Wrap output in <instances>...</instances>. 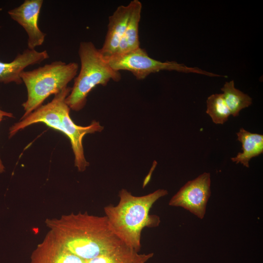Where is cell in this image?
<instances>
[{
  "mask_svg": "<svg viewBox=\"0 0 263 263\" xmlns=\"http://www.w3.org/2000/svg\"><path fill=\"white\" fill-rule=\"evenodd\" d=\"M45 223L58 242L86 261L106 254L122 243L111 230L105 216L72 213L47 219Z\"/></svg>",
  "mask_w": 263,
  "mask_h": 263,
  "instance_id": "cell-1",
  "label": "cell"
},
{
  "mask_svg": "<svg viewBox=\"0 0 263 263\" xmlns=\"http://www.w3.org/2000/svg\"><path fill=\"white\" fill-rule=\"evenodd\" d=\"M168 194L167 190L159 189L145 195L136 196L122 189L118 194V203L104 208L111 230L123 244L139 252L142 230L156 227L160 223L159 216L150 214V209L159 198Z\"/></svg>",
  "mask_w": 263,
  "mask_h": 263,
  "instance_id": "cell-2",
  "label": "cell"
},
{
  "mask_svg": "<svg viewBox=\"0 0 263 263\" xmlns=\"http://www.w3.org/2000/svg\"><path fill=\"white\" fill-rule=\"evenodd\" d=\"M72 88L67 86L55 95L53 100L42 105L9 129V138L18 132L32 124L42 123L50 128L61 132L70 139L75 155V165L79 171H83L89 166L82 144L84 136L87 134L100 132L104 129L99 122L95 120L87 126L75 124L70 115V109L66 103V98Z\"/></svg>",
  "mask_w": 263,
  "mask_h": 263,
  "instance_id": "cell-3",
  "label": "cell"
},
{
  "mask_svg": "<svg viewBox=\"0 0 263 263\" xmlns=\"http://www.w3.org/2000/svg\"><path fill=\"white\" fill-rule=\"evenodd\" d=\"M78 56L80 69L65 101L70 109L79 111L85 106L87 97L97 85L106 86L110 80H121L120 72L113 69L105 57L91 41L80 43Z\"/></svg>",
  "mask_w": 263,
  "mask_h": 263,
  "instance_id": "cell-4",
  "label": "cell"
},
{
  "mask_svg": "<svg viewBox=\"0 0 263 263\" xmlns=\"http://www.w3.org/2000/svg\"><path fill=\"white\" fill-rule=\"evenodd\" d=\"M78 68L77 63L57 60L22 72L20 77L27 89V99L22 104L24 113L21 119L41 106L51 95H55L67 87L76 76Z\"/></svg>",
  "mask_w": 263,
  "mask_h": 263,
  "instance_id": "cell-5",
  "label": "cell"
},
{
  "mask_svg": "<svg viewBox=\"0 0 263 263\" xmlns=\"http://www.w3.org/2000/svg\"><path fill=\"white\" fill-rule=\"evenodd\" d=\"M111 68L115 71H128L138 80H142L150 74L161 71H174L186 73H195L208 76H222L196 67H190L175 61L164 62L150 57L146 51L140 47L123 54H114L105 57Z\"/></svg>",
  "mask_w": 263,
  "mask_h": 263,
  "instance_id": "cell-6",
  "label": "cell"
},
{
  "mask_svg": "<svg viewBox=\"0 0 263 263\" xmlns=\"http://www.w3.org/2000/svg\"><path fill=\"white\" fill-rule=\"evenodd\" d=\"M210 174L204 172L195 179L188 181L171 198L169 205L180 207L204 218L206 207L211 195Z\"/></svg>",
  "mask_w": 263,
  "mask_h": 263,
  "instance_id": "cell-7",
  "label": "cell"
},
{
  "mask_svg": "<svg viewBox=\"0 0 263 263\" xmlns=\"http://www.w3.org/2000/svg\"><path fill=\"white\" fill-rule=\"evenodd\" d=\"M42 0H25L19 6L8 11L11 18L22 26L28 35V49H35L44 42L46 34L42 32L38 20Z\"/></svg>",
  "mask_w": 263,
  "mask_h": 263,
  "instance_id": "cell-8",
  "label": "cell"
},
{
  "mask_svg": "<svg viewBox=\"0 0 263 263\" xmlns=\"http://www.w3.org/2000/svg\"><path fill=\"white\" fill-rule=\"evenodd\" d=\"M30 263H86L64 247L49 231L33 251Z\"/></svg>",
  "mask_w": 263,
  "mask_h": 263,
  "instance_id": "cell-9",
  "label": "cell"
},
{
  "mask_svg": "<svg viewBox=\"0 0 263 263\" xmlns=\"http://www.w3.org/2000/svg\"><path fill=\"white\" fill-rule=\"evenodd\" d=\"M1 26H0V29ZM49 58L46 50L38 52L35 49H27L22 53H18L10 62L0 61V82L8 84L14 82L20 84L22 72L28 66L40 64Z\"/></svg>",
  "mask_w": 263,
  "mask_h": 263,
  "instance_id": "cell-10",
  "label": "cell"
},
{
  "mask_svg": "<svg viewBox=\"0 0 263 263\" xmlns=\"http://www.w3.org/2000/svg\"><path fill=\"white\" fill-rule=\"evenodd\" d=\"M131 10L130 2L120 5L109 17L107 31L102 47L99 49L105 57L113 55L125 32Z\"/></svg>",
  "mask_w": 263,
  "mask_h": 263,
  "instance_id": "cell-11",
  "label": "cell"
},
{
  "mask_svg": "<svg viewBox=\"0 0 263 263\" xmlns=\"http://www.w3.org/2000/svg\"><path fill=\"white\" fill-rule=\"evenodd\" d=\"M130 3L131 10L127 27L114 54H126L140 47L138 32L142 4L138 0H133Z\"/></svg>",
  "mask_w": 263,
  "mask_h": 263,
  "instance_id": "cell-12",
  "label": "cell"
},
{
  "mask_svg": "<svg viewBox=\"0 0 263 263\" xmlns=\"http://www.w3.org/2000/svg\"><path fill=\"white\" fill-rule=\"evenodd\" d=\"M238 140L242 145V152L231 158L236 164L241 163L249 168V162L253 157L259 156L263 152V134L251 133L241 128L237 133Z\"/></svg>",
  "mask_w": 263,
  "mask_h": 263,
  "instance_id": "cell-13",
  "label": "cell"
},
{
  "mask_svg": "<svg viewBox=\"0 0 263 263\" xmlns=\"http://www.w3.org/2000/svg\"><path fill=\"white\" fill-rule=\"evenodd\" d=\"M153 256V253H139L122 243L106 254L87 260L86 263H146Z\"/></svg>",
  "mask_w": 263,
  "mask_h": 263,
  "instance_id": "cell-14",
  "label": "cell"
},
{
  "mask_svg": "<svg viewBox=\"0 0 263 263\" xmlns=\"http://www.w3.org/2000/svg\"><path fill=\"white\" fill-rule=\"evenodd\" d=\"M221 91L230 114L234 117L238 116L242 109L249 107L252 103L250 96L235 88L234 80L225 82Z\"/></svg>",
  "mask_w": 263,
  "mask_h": 263,
  "instance_id": "cell-15",
  "label": "cell"
},
{
  "mask_svg": "<svg viewBox=\"0 0 263 263\" xmlns=\"http://www.w3.org/2000/svg\"><path fill=\"white\" fill-rule=\"evenodd\" d=\"M206 113L215 124H223L227 120L231 114L222 93L213 94L207 97Z\"/></svg>",
  "mask_w": 263,
  "mask_h": 263,
  "instance_id": "cell-16",
  "label": "cell"
},
{
  "mask_svg": "<svg viewBox=\"0 0 263 263\" xmlns=\"http://www.w3.org/2000/svg\"><path fill=\"white\" fill-rule=\"evenodd\" d=\"M4 117H14V115L11 113L7 112L0 109V123ZM4 171V167L0 157V173H2Z\"/></svg>",
  "mask_w": 263,
  "mask_h": 263,
  "instance_id": "cell-17",
  "label": "cell"
}]
</instances>
